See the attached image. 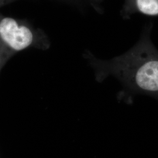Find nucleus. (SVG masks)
Listing matches in <instances>:
<instances>
[{"instance_id": "obj_5", "label": "nucleus", "mask_w": 158, "mask_h": 158, "mask_svg": "<svg viewBox=\"0 0 158 158\" xmlns=\"http://www.w3.org/2000/svg\"><path fill=\"white\" fill-rule=\"evenodd\" d=\"M13 0H0V6L8 2H10V1H12Z\"/></svg>"}, {"instance_id": "obj_1", "label": "nucleus", "mask_w": 158, "mask_h": 158, "mask_svg": "<svg viewBox=\"0 0 158 158\" xmlns=\"http://www.w3.org/2000/svg\"><path fill=\"white\" fill-rule=\"evenodd\" d=\"M153 27L152 22L146 23L135 45L111 59H98L89 50L83 53L97 82L113 76L123 85L119 100L130 102L133 96L142 94L158 101V50L151 40Z\"/></svg>"}, {"instance_id": "obj_2", "label": "nucleus", "mask_w": 158, "mask_h": 158, "mask_svg": "<svg viewBox=\"0 0 158 158\" xmlns=\"http://www.w3.org/2000/svg\"><path fill=\"white\" fill-rule=\"evenodd\" d=\"M51 41L45 32L26 19L0 15V72L15 54L34 48L48 50Z\"/></svg>"}, {"instance_id": "obj_4", "label": "nucleus", "mask_w": 158, "mask_h": 158, "mask_svg": "<svg viewBox=\"0 0 158 158\" xmlns=\"http://www.w3.org/2000/svg\"><path fill=\"white\" fill-rule=\"evenodd\" d=\"M74 6L81 11H84L89 7L93 8L97 12L102 11V0H56Z\"/></svg>"}, {"instance_id": "obj_3", "label": "nucleus", "mask_w": 158, "mask_h": 158, "mask_svg": "<svg viewBox=\"0 0 158 158\" xmlns=\"http://www.w3.org/2000/svg\"><path fill=\"white\" fill-rule=\"evenodd\" d=\"M120 15L124 20L136 14L158 17V0H124Z\"/></svg>"}]
</instances>
